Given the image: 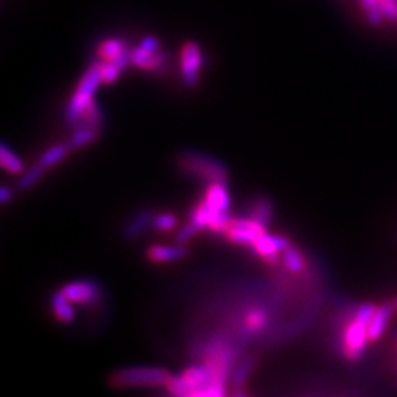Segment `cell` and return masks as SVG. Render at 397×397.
<instances>
[{"mask_svg":"<svg viewBox=\"0 0 397 397\" xmlns=\"http://www.w3.org/2000/svg\"><path fill=\"white\" fill-rule=\"evenodd\" d=\"M121 71L122 70L115 62H112V61L101 62V81L106 84L113 83L119 77Z\"/></svg>","mask_w":397,"mask_h":397,"instance_id":"83f0119b","label":"cell"},{"mask_svg":"<svg viewBox=\"0 0 397 397\" xmlns=\"http://www.w3.org/2000/svg\"><path fill=\"white\" fill-rule=\"evenodd\" d=\"M0 164L6 169L9 174H24V162L21 161L19 156L10 151L9 147L3 143L2 147H0Z\"/></svg>","mask_w":397,"mask_h":397,"instance_id":"2e32d148","label":"cell"},{"mask_svg":"<svg viewBox=\"0 0 397 397\" xmlns=\"http://www.w3.org/2000/svg\"><path fill=\"white\" fill-rule=\"evenodd\" d=\"M124 50H127L126 41L121 39H110L100 44L99 55L104 61H113L117 59Z\"/></svg>","mask_w":397,"mask_h":397,"instance_id":"ffe728a7","label":"cell"},{"mask_svg":"<svg viewBox=\"0 0 397 397\" xmlns=\"http://www.w3.org/2000/svg\"><path fill=\"white\" fill-rule=\"evenodd\" d=\"M101 81V62H96L86 71L65 110V118L70 124H77L83 117L86 108L93 101V96Z\"/></svg>","mask_w":397,"mask_h":397,"instance_id":"3957f363","label":"cell"},{"mask_svg":"<svg viewBox=\"0 0 397 397\" xmlns=\"http://www.w3.org/2000/svg\"><path fill=\"white\" fill-rule=\"evenodd\" d=\"M368 325L354 318L343 331V354L347 359L356 360L364 354L368 343Z\"/></svg>","mask_w":397,"mask_h":397,"instance_id":"8992f818","label":"cell"},{"mask_svg":"<svg viewBox=\"0 0 397 397\" xmlns=\"http://www.w3.org/2000/svg\"><path fill=\"white\" fill-rule=\"evenodd\" d=\"M384 17L390 21H397V0H378Z\"/></svg>","mask_w":397,"mask_h":397,"instance_id":"f1b7e54d","label":"cell"},{"mask_svg":"<svg viewBox=\"0 0 397 397\" xmlns=\"http://www.w3.org/2000/svg\"><path fill=\"white\" fill-rule=\"evenodd\" d=\"M12 197H14V193L8 186H3L2 188H0V202H2V205H8V203L12 200Z\"/></svg>","mask_w":397,"mask_h":397,"instance_id":"4dcf8cb0","label":"cell"},{"mask_svg":"<svg viewBox=\"0 0 397 397\" xmlns=\"http://www.w3.org/2000/svg\"><path fill=\"white\" fill-rule=\"evenodd\" d=\"M77 124H79L78 128H83V127H86V128H97V130L100 128V126H101V110H100V108L97 106V104H96L95 100L86 108L83 117L79 118V121ZM77 124H75V126H77Z\"/></svg>","mask_w":397,"mask_h":397,"instance_id":"7402d4cb","label":"cell"},{"mask_svg":"<svg viewBox=\"0 0 397 397\" xmlns=\"http://www.w3.org/2000/svg\"><path fill=\"white\" fill-rule=\"evenodd\" d=\"M177 225H178V218L175 217L174 213H169V212L156 213L153 217V222H152L153 229L157 231H162V233L175 230Z\"/></svg>","mask_w":397,"mask_h":397,"instance_id":"cb8c5ba5","label":"cell"},{"mask_svg":"<svg viewBox=\"0 0 397 397\" xmlns=\"http://www.w3.org/2000/svg\"><path fill=\"white\" fill-rule=\"evenodd\" d=\"M362 6H364L367 12V19L371 26L377 27L381 26V22L385 19L383 9L380 8L378 0H360Z\"/></svg>","mask_w":397,"mask_h":397,"instance_id":"d4e9b609","label":"cell"},{"mask_svg":"<svg viewBox=\"0 0 397 397\" xmlns=\"http://www.w3.org/2000/svg\"><path fill=\"white\" fill-rule=\"evenodd\" d=\"M48 173V169L44 168L40 162L36 165H32L27 173L22 174V177L18 181V188L19 190H30L31 187L36 186L39 181L43 178V175Z\"/></svg>","mask_w":397,"mask_h":397,"instance_id":"44dd1931","label":"cell"},{"mask_svg":"<svg viewBox=\"0 0 397 397\" xmlns=\"http://www.w3.org/2000/svg\"><path fill=\"white\" fill-rule=\"evenodd\" d=\"M252 369V365H251V360H242L240 364H238L237 367H234V371H233V384L235 385V389L237 387H242V385L246 383L247 380V376H249V372H251Z\"/></svg>","mask_w":397,"mask_h":397,"instance_id":"4316f807","label":"cell"},{"mask_svg":"<svg viewBox=\"0 0 397 397\" xmlns=\"http://www.w3.org/2000/svg\"><path fill=\"white\" fill-rule=\"evenodd\" d=\"M226 383H229V378H213L183 397H229L226 396Z\"/></svg>","mask_w":397,"mask_h":397,"instance_id":"9a60e30c","label":"cell"},{"mask_svg":"<svg viewBox=\"0 0 397 397\" xmlns=\"http://www.w3.org/2000/svg\"><path fill=\"white\" fill-rule=\"evenodd\" d=\"M394 306H396V308H397V299L394 300Z\"/></svg>","mask_w":397,"mask_h":397,"instance_id":"d6a6232c","label":"cell"},{"mask_svg":"<svg viewBox=\"0 0 397 397\" xmlns=\"http://www.w3.org/2000/svg\"><path fill=\"white\" fill-rule=\"evenodd\" d=\"M202 70V52L196 43L188 41L181 52V75L188 87H195L199 83Z\"/></svg>","mask_w":397,"mask_h":397,"instance_id":"ba28073f","label":"cell"},{"mask_svg":"<svg viewBox=\"0 0 397 397\" xmlns=\"http://www.w3.org/2000/svg\"><path fill=\"white\" fill-rule=\"evenodd\" d=\"M391 313H393L391 304H383L380 308H377L368 325V337L371 342H376V340H378L384 334L385 328L389 325Z\"/></svg>","mask_w":397,"mask_h":397,"instance_id":"4fadbf2b","label":"cell"},{"mask_svg":"<svg viewBox=\"0 0 397 397\" xmlns=\"http://www.w3.org/2000/svg\"><path fill=\"white\" fill-rule=\"evenodd\" d=\"M155 215L151 211H143L137 217H134L128 225L126 226V237L127 238H135L139 237L147 226H151L153 222Z\"/></svg>","mask_w":397,"mask_h":397,"instance_id":"e0dca14e","label":"cell"},{"mask_svg":"<svg viewBox=\"0 0 397 397\" xmlns=\"http://www.w3.org/2000/svg\"><path fill=\"white\" fill-rule=\"evenodd\" d=\"M281 260H282V265H284L286 269H289L293 274H299L304 269V258L300 253L299 249L289 246L284 252L281 255Z\"/></svg>","mask_w":397,"mask_h":397,"instance_id":"d6986e66","label":"cell"},{"mask_svg":"<svg viewBox=\"0 0 397 397\" xmlns=\"http://www.w3.org/2000/svg\"><path fill=\"white\" fill-rule=\"evenodd\" d=\"M290 246L289 238L284 235H275L265 233L251 246L252 252L268 265H277L282 252Z\"/></svg>","mask_w":397,"mask_h":397,"instance_id":"52a82bcc","label":"cell"},{"mask_svg":"<svg viewBox=\"0 0 397 397\" xmlns=\"http://www.w3.org/2000/svg\"><path fill=\"white\" fill-rule=\"evenodd\" d=\"M205 200L211 208L220 212H229L230 205H231V199L229 195V190H226V184H220V183H213L208 184L206 193H205Z\"/></svg>","mask_w":397,"mask_h":397,"instance_id":"8fae6325","label":"cell"},{"mask_svg":"<svg viewBox=\"0 0 397 397\" xmlns=\"http://www.w3.org/2000/svg\"><path fill=\"white\" fill-rule=\"evenodd\" d=\"M188 255L187 249L181 244L177 246H168V244H153L149 246L146 251L147 259L153 264H169V262H178V260L184 259Z\"/></svg>","mask_w":397,"mask_h":397,"instance_id":"9c48e42d","label":"cell"},{"mask_svg":"<svg viewBox=\"0 0 397 397\" xmlns=\"http://www.w3.org/2000/svg\"><path fill=\"white\" fill-rule=\"evenodd\" d=\"M173 374L162 367H127L115 371L109 383L115 389L166 387Z\"/></svg>","mask_w":397,"mask_h":397,"instance_id":"7a4b0ae2","label":"cell"},{"mask_svg":"<svg viewBox=\"0 0 397 397\" xmlns=\"http://www.w3.org/2000/svg\"><path fill=\"white\" fill-rule=\"evenodd\" d=\"M233 397H249V394L242 387H237L233 393Z\"/></svg>","mask_w":397,"mask_h":397,"instance_id":"1f68e13d","label":"cell"},{"mask_svg":"<svg viewBox=\"0 0 397 397\" xmlns=\"http://www.w3.org/2000/svg\"><path fill=\"white\" fill-rule=\"evenodd\" d=\"M269 324V313L265 308H260V306H255L251 308L243 318V328L249 334H258L260 331H264Z\"/></svg>","mask_w":397,"mask_h":397,"instance_id":"5bb4252c","label":"cell"},{"mask_svg":"<svg viewBox=\"0 0 397 397\" xmlns=\"http://www.w3.org/2000/svg\"><path fill=\"white\" fill-rule=\"evenodd\" d=\"M268 233L267 225L255 218H233L229 229L225 231V238L235 246L251 247L258 238Z\"/></svg>","mask_w":397,"mask_h":397,"instance_id":"277c9868","label":"cell"},{"mask_svg":"<svg viewBox=\"0 0 397 397\" xmlns=\"http://www.w3.org/2000/svg\"><path fill=\"white\" fill-rule=\"evenodd\" d=\"M178 166L187 175L205 181L206 184L229 183V169L218 159L206 153L196 151L181 153L178 157Z\"/></svg>","mask_w":397,"mask_h":397,"instance_id":"6da1fadb","label":"cell"},{"mask_svg":"<svg viewBox=\"0 0 397 397\" xmlns=\"http://www.w3.org/2000/svg\"><path fill=\"white\" fill-rule=\"evenodd\" d=\"M68 152H70V147L66 146V143L58 144V146H53L52 149L46 151V152H44V153L40 156L39 162H40L44 168L49 169V168H52V166H55V165H58V164L62 161V159L68 155Z\"/></svg>","mask_w":397,"mask_h":397,"instance_id":"603a6c76","label":"cell"},{"mask_svg":"<svg viewBox=\"0 0 397 397\" xmlns=\"http://www.w3.org/2000/svg\"><path fill=\"white\" fill-rule=\"evenodd\" d=\"M166 61V55L164 52H147L143 48L133 49V65L142 70H157L161 68Z\"/></svg>","mask_w":397,"mask_h":397,"instance_id":"7c38bea8","label":"cell"},{"mask_svg":"<svg viewBox=\"0 0 397 397\" xmlns=\"http://www.w3.org/2000/svg\"><path fill=\"white\" fill-rule=\"evenodd\" d=\"M50 306H52V312L55 315L56 320L62 324H71L75 321V308L74 303H71L65 298V294L58 290L52 294L50 298Z\"/></svg>","mask_w":397,"mask_h":397,"instance_id":"30bf717a","label":"cell"},{"mask_svg":"<svg viewBox=\"0 0 397 397\" xmlns=\"http://www.w3.org/2000/svg\"><path fill=\"white\" fill-rule=\"evenodd\" d=\"M252 218L268 226V224L272 221V203L268 199L256 200L252 209Z\"/></svg>","mask_w":397,"mask_h":397,"instance_id":"484cf974","label":"cell"},{"mask_svg":"<svg viewBox=\"0 0 397 397\" xmlns=\"http://www.w3.org/2000/svg\"><path fill=\"white\" fill-rule=\"evenodd\" d=\"M99 137V130L97 128H78L74 135H71L65 143L70 147V151L79 149V147H84L87 144H92L95 140Z\"/></svg>","mask_w":397,"mask_h":397,"instance_id":"ac0fdd59","label":"cell"},{"mask_svg":"<svg viewBox=\"0 0 397 397\" xmlns=\"http://www.w3.org/2000/svg\"><path fill=\"white\" fill-rule=\"evenodd\" d=\"M61 291L71 303L81 306H92L101 298V287L93 278H81L66 282L61 287Z\"/></svg>","mask_w":397,"mask_h":397,"instance_id":"5b68a950","label":"cell"},{"mask_svg":"<svg viewBox=\"0 0 397 397\" xmlns=\"http://www.w3.org/2000/svg\"><path fill=\"white\" fill-rule=\"evenodd\" d=\"M140 48H143L147 52H159V41L155 37H144L140 43Z\"/></svg>","mask_w":397,"mask_h":397,"instance_id":"f546056e","label":"cell"}]
</instances>
